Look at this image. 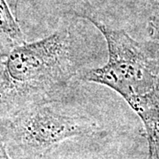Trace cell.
<instances>
[{
    "label": "cell",
    "mask_w": 159,
    "mask_h": 159,
    "mask_svg": "<svg viewBox=\"0 0 159 159\" xmlns=\"http://www.w3.org/2000/svg\"><path fill=\"white\" fill-rule=\"evenodd\" d=\"M72 36L59 30L43 39L13 47L4 57L0 76V106L14 111L47 102L77 74Z\"/></svg>",
    "instance_id": "1"
},
{
    "label": "cell",
    "mask_w": 159,
    "mask_h": 159,
    "mask_svg": "<svg viewBox=\"0 0 159 159\" xmlns=\"http://www.w3.org/2000/svg\"><path fill=\"white\" fill-rule=\"evenodd\" d=\"M82 17L102 33L109 57L104 66L87 70L81 79L108 87L127 102L153 90L159 75V60L150 54L148 46L136 42L125 31L111 29L89 15Z\"/></svg>",
    "instance_id": "2"
},
{
    "label": "cell",
    "mask_w": 159,
    "mask_h": 159,
    "mask_svg": "<svg viewBox=\"0 0 159 159\" xmlns=\"http://www.w3.org/2000/svg\"><path fill=\"white\" fill-rule=\"evenodd\" d=\"M11 115L9 129L13 141L39 155L64 140L90 134L96 130L89 119L64 113L47 102L23 106Z\"/></svg>",
    "instance_id": "3"
},
{
    "label": "cell",
    "mask_w": 159,
    "mask_h": 159,
    "mask_svg": "<svg viewBox=\"0 0 159 159\" xmlns=\"http://www.w3.org/2000/svg\"><path fill=\"white\" fill-rule=\"evenodd\" d=\"M142 119L148 143V158L159 159V95L155 89L127 102Z\"/></svg>",
    "instance_id": "4"
},
{
    "label": "cell",
    "mask_w": 159,
    "mask_h": 159,
    "mask_svg": "<svg viewBox=\"0 0 159 159\" xmlns=\"http://www.w3.org/2000/svg\"><path fill=\"white\" fill-rule=\"evenodd\" d=\"M25 43L22 32L14 20L6 0H0V51L7 53Z\"/></svg>",
    "instance_id": "5"
},
{
    "label": "cell",
    "mask_w": 159,
    "mask_h": 159,
    "mask_svg": "<svg viewBox=\"0 0 159 159\" xmlns=\"http://www.w3.org/2000/svg\"><path fill=\"white\" fill-rule=\"evenodd\" d=\"M0 159H11L8 155L6 145L4 144H0Z\"/></svg>",
    "instance_id": "6"
},
{
    "label": "cell",
    "mask_w": 159,
    "mask_h": 159,
    "mask_svg": "<svg viewBox=\"0 0 159 159\" xmlns=\"http://www.w3.org/2000/svg\"><path fill=\"white\" fill-rule=\"evenodd\" d=\"M5 56H6V53L0 51V76L2 74V70H3V61H4Z\"/></svg>",
    "instance_id": "7"
}]
</instances>
